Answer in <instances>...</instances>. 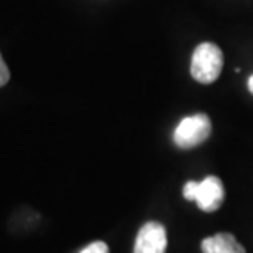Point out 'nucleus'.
I'll use <instances>...</instances> for the list:
<instances>
[{
	"mask_svg": "<svg viewBox=\"0 0 253 253\" xmlns=\"http://www.w3.org/2000/svg\"><path fill=\"white\" fill-rule=\"evenodd\" d=\"M224 68L222 49L215 43H201L191 59V76L201 84H212L219 79Z\"/></svg>",
	"mask_w": 253,
	"mask_h": 253,
	"instance_id": "nucleus-1",
	"label": "nucleus"
},
{
	"mask_svg": "<svg viewBox=\"0 0 253 253\" xmlns=\"http://www.w3.org/2000/svg\"><path fill=\"white\" fill-rule=\"evenodd\" d=\"M184 199L194 201L204 212H214L225 199V189L217 176H207L202 181H188L183 188Z\"/></svg>",
	"mask_w": 253,
	"mask_h": 253,
	"instance_id": "nucleus-2",
	"label": "nucleus"
},
{
	"mask_svg": "<svg viewBox=\"0 0 253 253\" xmlns=\"http://www.w3.org/2000/svg\"><path fill=\"white\" fill-rule=\"evenodd\" d=\"M211 131H212L211 119L206 114H196L181 120L173 133V140L179 148L188 150L204 143L211 136Z\"/></svg>",
	"mask_w": 253,
	"mask_h": 253,
	"instance_id": "nucleus-3",
	"label": "nucleus"
},
{
	"mask_svg": "<svg viewBox=\"0 0 253 253\" xmlns=\"http://www.w3.org/2000/svg\"><path fill=\"white\" fill-rule=\"evenodd\" d=\"M168 245L166 229L160 222H146L136 235L133 253H165Z\"/></svg>",
	"mask_w": 253,
	"mask_h": 253,
	"instance_id": "nucleus-4",
	"label": "nucleus"
},
{
	"mask_svg": "<svg viewBox=\"0 0 253 253\" xmlns=\"http://www.w3.org/2000/svg\"><path fill=\"white\" fill-rule=\"evenodd\" d=\"M202 253H247L232 234L220 232L202 240Z\"/></svg>",
	"mask_w": 253,
	"mask_h": 253,
	"instance_id": "nucleus-5",
	"label": "nucleus"
},
{
	"mask_svg": "<svg viewBox=\"0 0 253 253\" xmlns=\"http://www.w3.org/2000/svg\"><path fill=\"white\" fill-rule=\"evenodd\" d=\"M79 253H109V247L107 244H104V242H92V244L87 245Z\"/></svg>",
	"mask_w": 253,
	"mask_h": 253,
	"instance_id": "nucleus-6",
	"label": "nucleus"
},
{
	"mask_svg": "<svg viewBox=\"0 0 253 253\" xmlns=\"http://www.w3.org/2000/svg\"><path fill=\"white\" fill-rule=\"evenodd\" d=\"M8 79H10V71H8L7 64H5V61H3L2 54H0V87L7 84Z\"/></svg>",
	"mask_w": 253,
	"mask_h": 253,
	"instance_id": "nucleus-7",
	"label": "nucleus"
},
{
	"mask_svg": "<svg viewBox=\"0 0 253 253\" xmlns=\"http://www.w3.org/2000/svg\"><path fill=\"white\" fill-rule=\"evenodd\" d=\"M249 90L253 94V74L249 78Z\"/></svg>",
	"mask_w": 253,
	"mask_h": 253,
	"instance_id": "nucleus-8",
	"label": "nucleus"
}]
</instances>
